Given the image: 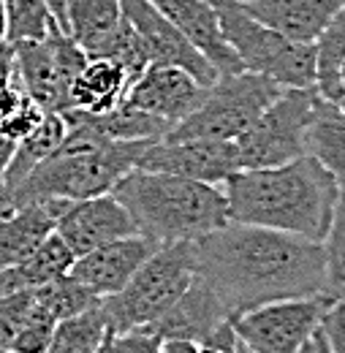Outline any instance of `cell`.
Masks as SVG:
<instances>
[{"mask_svg":"<svg viewBox=\"0 0 345 353\" xmlns=\"http://www.w3.org/2000/svg\"><path fill=\"white\" fill-rule=\"evenodd\" d=\"M196 277L231 321L248 310L324 291V245L297 234L228 221L193 242Z\"/></svg>","mask_w":345,"mask_h":353,"instance_id":"obj_1","label":"cell"},{"mask_svg":"<svg viewBox=\"0 0 345 353\" xmlns=\"http://www.w3.org/2000/svg\"><path fill=\"white\" fill-rule=\"evenodd\" d=\"M228 221L264 225L324 242L340 188L332 172L315 158L302 155L280 166L239 169L223 182Z\"/></svg>","mask_w":345,"mask_h":353,"instance_id":"obj_2","label":"cell"},{"mask_svg":"<svg viewBox=\"0 0 345 353\" xmlns=\"http://www.w3.org/2000/svg\"><path fill=\"white\" fill-rule=\"evenodd\" d=\"M66 136L57 150L41 161L28 179L11 193L0 196L3 204L28 201H79L112 193L115 185L136 169L141 150L150 141H117L90 125L77 109L60 112Z\"/></svg>","mask_w":345,"mask_h":353,"instance_id":"obj_3","label":"cell"},{"mask_svg":"<svg viewBox=\"0 0 345 353\" xmlns=\"http://www.w3.org/2000/svg\"><path fill=\"white\" fill-rule=\"evenodd\" d=\"M128 210L136 231L158 245L196 242L228 223L223 185L130 169L112 190Z\"/></svg>","mask_w":345,"mask_h":353,"instance_id":"obj_4","label":"cell"},{"mask_svg":"<svg viewBox=\"0 0 345 353\" xmlns=\"http://www.w3.org/2000/svg\"><path fill=\"white\" fill-rule=\"evenodd\" d=\"M196 277L193 242L161 245L139 272L128 280L123 291L101 302L109 334L152 326L174 302L188 291Z\"/></svg>","mask_w":345,"mask_h":353,"instance_id":"obj_5","label":"cell"},{"mask_svg":"<svg viewBox=\"0 0 345 353\" xmlns=\"http://www.w3.org/2000/svg\"><path fill=\"white\" fill-rule=\"evenodd\" d=\"M223 39L237 52L245 71L261 74L280 88H315V44L291 41L272 30L237 0H210Z\"/></svg>","mask_w":345,"mask_h":353,"instance_id":"obj_6","label":"cell"},{"mask_svg":"<svg viewBox=\"0 0 345 353\" xmlns=\"http://www.w3.org/2000/svg\"><path fill=\"white\" fill-rule=\"evenodd\" d=\"M321 92L315 88H283L280 95L234 139L239 169L280 166L310 152V128Z\"/></svg>","mask_w":345,"mask_h":353,"instance_id":"obj_7","label":"cell"},{"mask_svg":"<svg viewBox=\"0 0 345 353\" xmlns=\"http://www.w3.org/2000/svg\"><path fill=\"white\" fill-rule=\"evenodd\" d=\"M280 85L253 74L239 71L217 77L204 90L201 103L174 125L164 139H217L234 141L261 112L280 95Z\"/></svg>","mask_w":345,"mask_h":353,"instance_id":"obj_8","label":"cell"},{"mask_svg":"<svg viewBox=\"0 0 345 353\" xmlns=\"http://www.w3.org/2000/svg\"><path fill=\"white\" fill-rule=\"evenodd\" d=\"M17 82L43 112H66L71 85L85 68L87 52L60 25L39 41H17Z\"/></svg>","mask_w":345,"mask_h":353,"instance_id":"obj_9","label":"cell"},{"mask_svg":"<svg viewBox=\"0 0 345 353\" xmlns=\"http://www.w3.org/2000/svg\"><path fill=\"white\" fill-rule=\"evenodd\" d=\"M326 294L277 299L256 310H248L231 321L234 334L242 345L256 353H297L321 329L324 315L332 310Z\"/></svg>","mask_w":345,"mask_h":353,"instance_id":"obj_10","label":"cell"},{"mask_svg":"<svg viewBox=\"0 0 345 353\" xmlns=\"http://www.w3.org/2000/svg\"><path fill=\"white\" fill-rule=\"evenodd\" d=\"M139 169L188 176L199 182L223 185L234 172H239L234 141L217 139H158L150 141L139 161Z\"/></svg>","mask_w":345,"mask_h":353,"instance_id":"obj_11","label":"cell"},{"mask_svg":"<svg viewBox=\"0 0 345 353\" xmlns=\"http://www.w3.org/2000/svg\"><path fill=\"white\" fill-rule=\"evenodd\" d=\"M120 6H123V14L130 19V25L136 28V33L141 36V44L147 49L150 63L182 68L196 82H201L204 88H210L220 77L213 68V63L190 44L152 3H147V0H120Z\"/></svg>","mask_w":345,"mask_h":353,"instance_id":"obj_12","label":"cell"},{"mask_svg":"<svg viewBox=\"0 0 345 353\" xmlns=\"http://www.w3.org/2000/svg\"><path fill=\"white\" fill-rule=\"evenodd\" d=\"M55 231L74 250V256H85L101 245L136 234V223L115 193H103L79 201H63Z\"/></svg>","mask_w":345,"mask_h":353,"instance_id":"obj_13","label":"cell"},{"mask_svg":"<svg viewBox=\"0 0 345 353\" xmlns=\"http://www.w3.org/2000/svg\"><path fill=\"white\" fill-rule=\"evenodd\" d=\"M204 90L207 88L201 82H196L182 68L150 63L128 85L123 101L147 114L166 120L174 128L179 120H185L201 103Z\"/></svg>","mask_w":345,"mask_h":353,"instance_id":"obj_14","label":"cell"},{"mask_svg":"<svg viewBox=\"0 0 345 353\" xmlns=\"http://www.w3.org/2000/svg\"><path fill=\"white\" fill-rule=\"evenodd\" d=\"M158 248H161L158 242H152L150 236L136 231L130 236L101 245L85 256H77L68 274L77 277L79 283H85L101 299H106V296H115L117 291H123L130 277L139 272V266L144 264Z\"/></svg>","mask_w":345,"mask_h":353,"instance_id":"obj_15","label":"cell"},{"mask_svg":"<svg viewBox=\"0 0 345 353\" xmlns=\"http://www.w3.org/2000/svg\"><path fill=\"white\" fill-rule=\"evenodd\" d=\"M152 3L174 28L196 46L220 77L245 71L237 52L223 39L217 11L210 0H147Z\"/></svg>","mask_w":345,"mask_h":353,"instance_id":"obj_16","label":"cell"},{"mask_svg":"<svg viewBox=\"0 0 345 353\" xmlns=\"http://www.w3.org/2000/svg\"><path fill=\"white\" fill-rule=\"evenodd\" d=\"M231 323V315L220 305L213 288L193 277L188 291L166 310L152 326L161 340H190V343H204L210 334H215L220 326Z\"/></svg>","mask_w":345,"mask_h":353,"instance_id":"obj_17","label":"cell"},{"mask_svg":"<svg viewBox=\"0 0 345 353\" xmlns=\"http://www.w3.org/2000/svg\"><path fill=\"white\" fill-rule=\"evenodd\" d=\"M242 6L248 14L283 33L286 39L315 44L318 36L345 8V0H250Z\"/></svg>","mask_w":345,"mask_h":353,"instance_id":"obj_18","label":"cell"},{"mask_svg":"<svg viewBox=\"0 0 345 353\" xmlns=\"http://www.w3.org/2000/svg\"><path fill=\"white\" fill-rule=\"evenodd\" d=\"M63 201H28L0 207V269L28 259L55 231Z\"/></svg>","mask_w":345,"mask_h":353,"instance_id":"obj_19","label":"cell"},{"mask_svg":"<svg viewBox=\"0 0 345 353\" xmlns=\"http://www.w3.org/2000/svg\"><path fill=\"white\" fill-rule=\"evenodd\" d=\"M74 261H77L74 250L63 242V236L57 231H52L28 259L0 269V294L41 288L46 283L68 274Z\"/></svg>","mask_w":345,"mask_h":353,"instance_id":"obj_20","label":"cell"},{"mask_svg":"<svg viewBox=\"0 0 345 353\" xmlns=\"http://www.w3.org/2000/svg\"><path fill=\"white\" fill-rule=\"evenodd\" d=\"M130 79L123 65L106 57H87L85 68L77 74L71 85V106L68 109H82L90 114H101L115 109L128 90Z\"/></svg>","mask_w":345,"mask_h":353,"instance_id":"obj_21","label":"cell"},{"mask_svg":"<svg viewBox=\"0 0 345 353\" xmlns=\"http://www.w3.org/2000/svg\"><path fill=\"white\" fill-rule=\"evenodd\" d=\"M63 136H66V120H63V114L60 112H46L41 123L28 133L25 139L17 141V150L11 155V163L6 169V176H3L0 196H6L14 188H19L28 179V174L57 150V144L63 141Z\"/></svg>","mask_w":345,"mask_h":353,"instance_id":"obj_22","label":"cell"},{"mask_svg":"<svg viewBox=\"0 0 345 353\" xmlns=\"http://www.w3.org/2000/svg\"><path fill=\"white\" fill-rule=\"evenodd\" d=\"M123 19L120 0H68L66 3V33L87 54L101 44Z\"/></svg>","mask_w":345,"mask_h":353,"instance_id":"obj_23","label":"cell"},{"mask_svg":"<svg viewBox=\"0 0 345 353\" xmlns=\"http://www.w3.org/2000/svg\"><path fill=\"white\" fill-rule=\"evenodd\" d=\"M310 155H315L337 179L345 193V117L324 95L318 98L315 120L310 128Z\"/></svg>","mask_w":345,"mask_h":353,"instance_id":"obj_24","label":"cell"},{"mask_svg":"<svg viewBox=\"0 0 345 353\" xmlns=\"http://www.w3.org/2000/svg\"><path fill=\"white\" fill-rule=\"evenodd\" d=\"M90 125H95L101 133H106L109 139L117 141H158L172 131V125L155 114H147L136 106H130L126 101H120L115 109L101 112V114H90L77 109Z\"/></svg>","mask_w":345,"mask_h":353,"instance_id":"obj_25","label":"cell"},{"mask_svg":"<svg viewBox=\"0 0 345 353\" xmlns=\"http://www.w3.org/2000/svg\"><path fill=\"white\" fill-rule=\"evenodd\" d=\"M106 337H109L106 315L101 305H95L85 312L57 321L46 353H98Z\"/></svg>","mask_w":345,"mask_h":353,"instance_id":"obj_26","label":"cell"},{"mask_svg":"<svg viewBox=\"0 0 345 353\" xmlns=\"http://www.w3.org/2000/svg\"><path fill=\"white\" fill-rule=\"evenodd\" d=\"M324 291L332 302L345 305V193L335 204L332 225L324 236Z\"/></svg>","mask_w":345,"mask_h":353,"instance_id":"obj_27","label":"cell"},{"mask_svg":"<svg viewBox=\"0 0 345 353\" xmlns=\"http://www.w3.org/2000/svg\"><path fill=\"white\" fill-rule=\"evenodd\" d=\"M33 296H36V302H39L41 307L49 310L57 321L71 318V315H77V312H85V310L95 307V305L103 302L98 294H92L85 283H79V280L71 277V274H63V277H57V280L41 285V288H33Z\"/></svg>","mask_w":345,"mask_h":353,"instance_id":"obj_28","label":"cell"},{"mask_svg":"<svg viewBox=\"0 0 345 353\" xmlns=\"http://www.w3.org/2000/svg\"><path fill=\"white\" fill-rule=\"evenodd\" d=\"M87 57H106V60H115L117 65L126 68L128 79L133 82L147 65H150V57H147V49L141 44V36L136 33V28L130 25V19L123 14L120 25L95 46Z\"/></svg>","mask_w":345,"mask_h":353,"instance_id":"obj_29","label":"cell"},{"mask_svg":"<svg viewBox=\"0 0 345 353\" xmlns=\"http://www.w3.org/2000/svg\"><path fill=\"white\" fill-rule=\"evenodd\" d=\"M57 25L46 0H6V39L17 41H39L49 36Z\"/></svg>","mask_w":345,"mask_h":353,"instance_id":"obj_30","label":"cell"},{"mask_svg":"<svg viewBox=\"0 0 345 353\" xmlns=\"http://www.w3.org/2000/svg\"><path fill=\"white\" fill-rule=\"evenodd\" d=\"M55 326H57V318L49 312L46 307H41L33 296V307L28 312V318L22 321L17 337L11 340V348L14 353H46L49 343H52V334H55Z\"/></svg>","mask_w":345,"mask_h":353,"instance_id":"obj_31","label":"cell"},{"mask_svg":"<svg viewBox=\"0 0 345 353\" xmlns=\"http://www.w3.org/2000/svg\"><path fill=\"white\" fill-rule=\"evenodd\" d=\"M30 307H33V291L0 294V351L11 348V340L17 337Z\"/></svg>","mask_w":345,"mask_h":353,"instance_id":"obj_32","label":"cell"},{"mask_svg":"<svg viewBox=\"0 0 345 353\" xmlns=\"http://www.w3.org/2000/svg\"><path fill=\"white\" fill-rule=\"evenodd\" d=\"M43 114H46V112H43L41 106H39L30 95H25V92H22L19 103H17V106H14V109L0 120V128L8 133L14 141H19V139H25L28 133L41 123Z\"/></svg>","mask_w":345,"mask_h":353,"instance_id":"obj_33","label":"cell"},{"mask_svg":"<svg viewBox=\"0 0 345 353\" xmlns=\"http://www.w3.org/2000/svg\"><path fill=\"white\" fill-rule=\"evenodd\" d=\"M161 337L141 326V329H128V332H117V334H109L103 348L106 353H161Z\"/></svg>","mask_w":345,"mask_h":353,"instance_id":"obj_34","label":"cell"},{"mask_svg":"<svg viewBox=\"0 0 345 353\" xmlns=\"http://www.w3.org/2000/svg\"><path fill=\"white\" fill-rule=\"evenodd\" d=\"M324 334H326V343L332 353H345V305H332V310L324 315V323H321Z\"/></svg>","mask_w":345,"mask_h":353,"instance_id":"obj_35","label":"cell"},{"mask_svg":"<svg viewBox=\"0 0 345 353\" xmlns=\"http://www.w3.org/2000/svg\"><path fill=\"white\" fill-rule=\"evenodd\" d=\"M237 334H234V326L226 323L220 326L215 334H210L204 343H196V353H237Z\"/></svg>","mask_w":345,"mask_h":353,"instance_id":"obj_36","label":"cell"},{"mask_svg":"<svg viewBox=\"0 0 345 353\" xmlns=\"http://www.w3.org/2000/svg\"><path fill=\"white\" fill-rule=\"evenodd\" d=\"M19 98H22L19 85H0V120L19 103Z\"/></svg>","mask_w":345,"mask_h":353,"instance_id":"obj_37","label":"cell"},{"mask_svg":"<svg viewBox=\"0 0 345 353\" xmlns=\"http://www.w3.org/2000/svg\"><path fill=\"white\" fill-rule=\"evenodd\" d=\"M17 150V141L8 136V133L0 128V188H3V176H6V169L11 163V155Z\"/></svg>","mask_w":345,"mask_h":353,"instance_id":"obj_38","label":"cell"},{"mask_svg":"<svg viewBox=\"0 0 345 353\" xmlns=\"http://www.w3.org/2000/svg\"><path fill=\"white\" fill-rule=\"evenodd\" d=\"M161 353H196V343H190V340H164Z\"/></svg>","mask_w":345,"mask_h":353,"instance_id":"obj_39","label":"cell"},{"mask_svg":"<svg viewBox=\"0 0 345 353\" xmlns=\"http://www.w3.org/2000/svg\"><path fill=\"white\" fill-rule=\"evenodd\" d=\"M66 3L68 0H46V6H49V11H52V17L57 19V25L66 30Z\"/></svg>","mask_w":345,"mask_h":353,"instance_id":"obj_40","label":"cell"},{"mask_svg":"<svg viewBox=\"0 0 345 353\" xmlns=\"http://www.w3.org/2000/svg\"><path fill=\"white\" fill-rule=\"evenodd\" d=\"M313 353H332L329 343H326V334H324V329H318V332L313 334Z\"/></svg>","mask_w":345,"mask_h":353,"instance_id":"obj_41","label":"cell"},{"mask_svg":"<svg viewBox=\"0 0 345 353\" xmlns=\"http://www.w3.org/2000/svg\"><path fill=\"white\" fill-rule=\"evenodd\" d=\"M6 41V0H0V44Z\"/></svg>","mask_w":345,"mask_h":353,"instance_id":"obj_42","label":"cell"},{"mask_svg":"<svg viewBox=\"0 0 345 353\" xmlns=\"http://www.w3.org/2000/svg\"><path fill=\"white\" fill-rule=\"evenodd\" d=\"M297 353H313V340H310V343H304V345Z\"/></svg>","mask_w":345,"mask_h":353,"instance_id":"obj_43","label":"cell"},{"mask_svg":"<svg viewBox=\"0 0 345 353\" xmlns=\"http://www.w3.org/2000/svg\"><path fill=\"white\" fill-rule=\"evenodd\" d=\"M237 353H256V351H250L248 345H242V343H237Z\"/></svg>","mask_w":345,"mask_h":353,"instance_id":"obj_44","label":"cell"},{"mask_svg":"<svg viewBox=\"0 0 345 353\" xmlns=\"http://www.w3.org/2000/svg\"><path fill=\"white\" fill-rule=\"evenodd\" d=\"M98 353H106V348H103V345H101V348H98Z\"/></svg>","mask_w":345,"mask_h":353,"instance_id":"obj_45","label":"cell"},{"mask_svg":"<svg viewBox=\"0 0 345 353\" xmlns=\"http://www.w3.org/2000/svg\"><path fill=\"white\" fill-rule=\"evenodd\" d=\"M239 3H250V0H239Z\"/></svg>","mask_w":345,"mask_h":353,"instance_id":"obj_46","label":"cell"},{"mask_svg":"<svg viewBox=\"0 0 345 353\" xmlns=\"http://www.w3.org/2000/svg\"><path fill=\"white\" fill-rule=\"evenodd\" d=\"M0 353H14V351H0Z\"/></svg>","mask_w":345,"mask_h":353,"instance_id":"obj_47","label":"cell"},{"mask_svg":"<svg viewBox=\"0 0 345 353\" xmlns=\"http://www.w3.org/2000/svg\"><path fill=\"white\" fill-rule=\"evenodd\" d=\"M0 207H3V199H0Z\"/></svg>","mask_w":345,"mask_h":353,"instance_id":"obj_48","label":"cell"}]
</instances>
